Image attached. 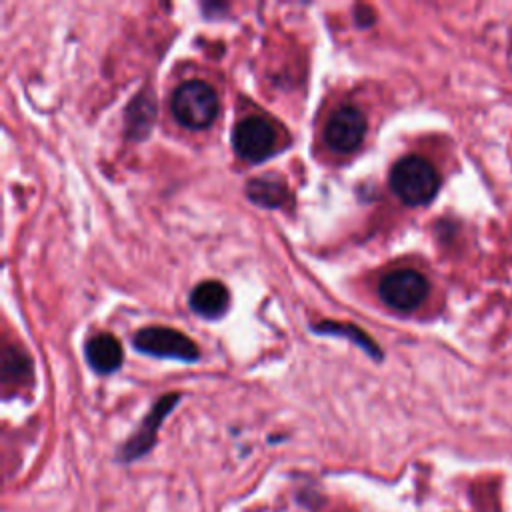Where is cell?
<instances>
[{
    "label": "cell",
    "mask_w": 512,
    "mask_h": 512,
    "mask_svg": "<svg viewBox=\"0 0 512 512\" xmlns=\"http://www.w3.org/2000/svg\"><path fill=\"white\" fill-rule=\"evenodd\" d=\"M390 186L404 204L424 206L436 198L440 190V174L424 156L408 154L392 166Z\"/></svg>",
    "instance_id": "obj_1"
},
{
    "label": "cell",
    "mask_w": 512,
    "mask_h": 512,
    "mask_svg": "<svg viewBox=\"0 0 512 512\" xmlns=\"http://www.w3.org/2000/svg\"><path fill=\"white\" fill-rule=\"evenodd\" d=\"M170 108L184 128L204 130L218 114V96L210 84L202 80H186L174 90Z\"/></svg>",
    "instance_id": "obj_2"
},
{
    "label": "cell",
    "mask_w": 512,
    "mask_h": 512,
    "mask_svg": "<svg viewBox=\"0 0 512 512\" xmlns=\"http://www.w3.org/2000/svg\"><path fill=\"white\" fill-rule=\"evenodd\" d=\"M428 292V278L412 268L392 270L378 282V294L382 302L400 312L416 310L428 298Z\"/></svg>",
    "instance_id": "obj_3"
},
{
    "label": "cell",
    "mask_w": 512,
    "mask_h": 512,
    "mask_svg": "<svg viewBox=\"0 0 512 512\" xmlns=\"http://www.w3.org/2000/svg\"><path fill=\"white\" fill-rule=\"evenodd\" d=\"M134 346L150 356L192 362L198 358V346L184 332L168 326H148L134 334Z\"/></svg>",
    "instance_id": "obj_4"
},
{
    "label": "cell",
    "mask_w": 512,
    "mask_h": 512,
    "mask_svg": "<svg viewBox=\"0 0 512 512\" xmlns=\"http://www.w3.org/2000/svg\"><path fill=\"white\" fill-rule=\"evenodd\" d=\"M232 144L240 158L248 162H262L274 152L276 130L262 116H246L234 126Z\"/></svg>",
    "instance_id": "obj_5"
},
{
    "label": "cell",
    "mask_w": 512,
    "mask_h": 512,
    "mask_svg": "<svg viewBox=\"0 0 512 512\" xmlns=\"http://www.w3.org/2000/svg\"><path fill=\"white\" fill-rule=\"evenodd\" d=\"M366 134V118L364 114L350 104L336 108L326 126H324V140L326 144L340 154H348L356 150Z\"/></svg>",
    "instance_id": "obj_6"
},
{
    "label": "cell",
    "mask_w": 512,
    "mask_h": 512,
    "mask_svg": "<svg viewBox=\"0 0 512 512\" xmlns=\"http://www.w3.org/2000/svg\"><path fill=\"white\" fill-rule=\"evenodd\" d=\"M178 398H180L178 394H168V396L160 398V400L154 404V408H152L150 414L144 418V422H142V426L138 428V432L134 434V438H132L130 442H126V446H124V450H122V456H124V458H128V460H130V458H136V456H140L142 452H146V450L152 446L160 422H162L164 416L170 412V408L178 402Z\"/></svg>",
    "instance_id": "obj_7"
},
{
    "label": "cell",
    "mask_w": 512,
    "mask_h": 512,
    "mask_svg": "<svg viewBox=\"0 0 512 512\" xmlns=\"http://www.w3.org/2000/svg\"><path fill=\"white\" fill-rule=\"evenodd\" d=\"M230 302L228 288L218 280H204L196 284L190 294V308L202 318H218L226 312Z\"/></svg>",
    "instance_id": "obj_8"
},
{
    "label": "cell",
    "mask_w": 512,
    "mask_h": 512,
    "mask_svg": "<svg viewBox=\"0 0 512 512\" xmlns=\"http://www.w3.org/2000/svg\"><path fill=\"white\" fill-rule=\"evenodd\" d=\"M84 352H86L88 364L100 374H110L118 370V366L122 364V346L116 336L106 332L92 336L86 342Z\"/></svg>",
    "instance_id": "obj_9"
},
{
    "label": "cell",
    "mask_w": 512,
    "mask_h": 512,
    "mask_svg": "<svg viewBox=\"0 0 512 512\" xmlns=\"http://www.w3.org/2000/svg\"><path fill=\"white\" fill-rule=\"evenodd\" d=\"M246 194L254 204L266 206V208H278L284 206L288 200V188L274 178H254L246 184Z\"/></svg>",
    "instance_id": "obj_10"
},
{
    "label": "cell",
    "mask_w": 512,
    "mask_h": 512,
    "mask_svg": "<svg viewBox=\"0 0 512 512\" xmlns=\"http://www.w3.org/2000/svg\"><path fill=\"white\" fill-rule=\"evenodd\" d=\"M314 330H316V332H330V334H336V336L344 334L346 338L354 340V344L362 346V348L366 350V354H370V356H374V358H382L378 344H376V342H374V340H372V338H370L366 332H362L360 328H356L354 324H336V322H324V324H316V326H314Z\"/></svg>",
    "instance_id": "obj_11"
},
{
    "label": "cell",
    "mask_w": 512,
    "mask_h": 512,
    "mask_svg": "<svg viewBox=\"0 0 512 512\" xmlns=\"http://www.w3.org/2000/svg\"><path fill=\"white\" fill-rule=\"evenodd\" d=\"M134 104L138 106V110L134 106L128 108V122H130V130H140V136H142V130H148L152 118H154V108L150 104V98H136Z\"/></svg>",
    "instance_id": "obj_12"
},
{
    "label": "cell",
    "mask_w": 512,
    "mask_h": 512,
    "mask_svg": "<svg viewBox=\"0 0 512 512\" xmlns=\"http://www.w3.org/2000/svg\"><path fill=\"white\" fill-rule=\"evenodd\" d=\"M28 372V360L14 348L4 350L2 356V376L4 380H8L10 376H20Z\"/></svg>",
    "instance_id": "obj_13"
}]
</instances>
